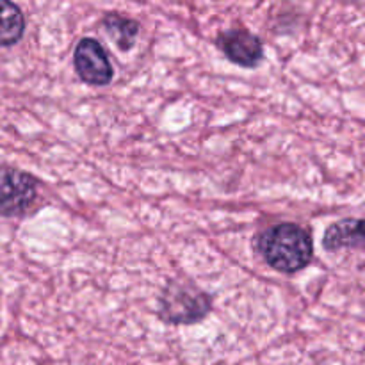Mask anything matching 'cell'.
<instances>
[{"label": "cell", "mask_w": 365, "mask_h": 365, "mask_svg": "<svg viewBox=\"0 0 365 365\" xmlns=\"http://www.w3.org/2000/svg\"><path fill=\"white\" fill-rule=\"evenodd\" d=\"M364 245V221L362 220H342L334 223L327 230L323 246L328 252L341 248H362Z\"/></svg>", "instance_id": "6"}, {"label": "cell", "mask_w": 365, "mask_h": 365, "mask_svg": "<svg viewBox=\"0 0 365 365\" xmlns=\"http://www.w3.org/2000/svg\"><path fill=\"white\" fill-rule=\"evenodd\" d=\"M25 32V16L13 0H0V46H11Z\"/></svg>", "instance_id": "7"}, {"label": "cell", "mask_w": 365, "mask_h": 365, "mask_svg": "<svg viewBox=\"0 0 365 365\" xmlns=\"http://www.w3.org/2000/svg\"><path fill=\"white\" fill-rule=\"evenodd\" d=\"M38 184L32 175L16 168L0 170V216H21L34 203Z\"/></svg>", "instance_id": "3"}, {"label": "cell", "mask_w": 365, "mask_h": 365, "mask_svg": "<svg viewBox=\"0 0 365 365\" xmlns=\"http://www.w3.org/2000/svg\"><path fill=\"white\" fill-rule=\"evenodd\" d=\"M102 27L110 38L114 39V43L118 45V48L121 50H130L134 46L135 38L139 34V24L132 18L121 16L118 13H109L102 20Z\"/></svg>", "instance_id": "8"}, {"label": "cell", "mask_w": 365, "mask_h": 365, "mask_svg": "<svg viewBox=\"0 0 365 365\" xmlns=\"http://www.w3.org/2000/svg\"><path fill=\"white\" fill-rule=\"evenodd\" d=\"M216 45L228 61L242 68H255L264 59L262 41L245 29L220 32Z\"/></svg>", "instance_id": "5"}, {"label": "cell", "mask_w": 365, "mask_h": 365, "mask_svg": "<svg viewBox=\"0 0 365 365\" xmlns=\"http://www.w3.org/2000/svg\"><path fill=\"white\" fill-rule=\"evenodd\" d=\"M210 296L187 280H173L159 298L160 319L171 324H192L210 312Z\"/></svg>", "instance_id": "2"}, {"label": "cell", "mask_w": 365, "mask_h": 365, "mask_svg": "<svg viewBox=\"0 0 365 365\" xmlns=\"http://www.w3.org/2000/svg\"><path fill=\"white\" fill-rule=\"evenodd\" d=\"M259 252L267 266L291 274L309 266L314 255V242L309 232L299 225L280 223L260 235Z\"/></svg>", "instance_id": "1"}, {"label": "cell", "mask_w": 365, "mask_h": 365, "mask_svg": "<svg viewBox=\"0 0 365 365\" xmlns=\"http://www.w3.org/2000/svg\"><path fill=\"white\" fill-rule=\"evenodd\" d=\"M75 71L78 78L89 86H107L113 81V64L102 43L84 38L77 43L73 53Z\"/></svg>", "instance_id": "4"}]
</instances>
